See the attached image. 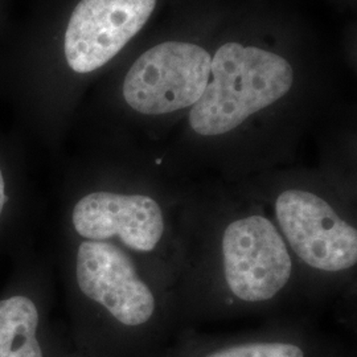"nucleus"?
Listing matches in <instances>:
<instances>
[{
	"mask_svg": "<svg viewBox=\"0 0 357 357\" xmlns=\"http://www.w3.org/2000/svg\"><path fill=\"white\" fill-rule=\"evenodd\" d=\"M156 1L81 0L65 32L68 65L77 73H90L109 63L147 23Z\"/></svg>",
	"mask_w": 357,
	"mask_h": 357,
	"instance_id": "0eeeda50",
	"label": "nucleus"
},
{
	"mask_svg": "<svg viewBox=\"0 0 357 357\" xmlns=\"http://www.w3.org/2000/svg\"><path fill=\"white\" fill-rule=\"evenodd\" d=\"M220 252L227 289L243 303L268 302L291 280V252L275 222L265 215L231 220L222 231Z\"/></svg>",
	"mask_w": 357,
	"mask_h": 357,
	"instance_id": "f03ea898",
	"label": "nucleus"
},
{
	"mask_svg": "<svg viewBox=\"0 0 357 357\" xmlns=\"http://www.w3.org/2000/svg\"><path fill=\"white\" fill-rule=\"evenodd\" d=\"M70 222L79 240L115 243L137 255L153 253L166 234L162 205L143 193H86L73 206Z\"/></svg>",
	"mask_w": 357,
	"mask_h": 357,
	"instance_id": "423d86ee",
	"label": "nucleus"
},
{
	"mask_svg": "<svg viewBox=\"0 0 357 357\" xmlns=\"http://www.w3.org/2000/svg\"><path fill=\"white\" fill-rule=\"evenodd\" d=\"M274 217L290 252L308 268L339 274L356 266V228L318 193L282 191L274 200Z\"/></svg>",
	"mask_w": 357,
	"mask_h": 357,
	"instance_id": "20e7f679",
	"label": "nucleus"
},
{
	"mask_svg": "<svg viewBox=\"0 0 357 357\" xmlns=\"http://www.w3.org/2000/svg\"><path fill=\"white\" fill-rule=\"evenodd\" d=\"M38 306L26 295L0 301V357H43Z\"/></svg>",
	"mask_w": 357,
	"mask_h": 357,
	"instance_id": "6e6552de",
	"label": "nucleus"
},
{
	"mask_svg": "<svg viewBox=\"0 0 357 357\" xmlns=\"http://www.w3.org/2000/svg\"><path fill=\"white\" fill-rule=\"evenodd\" d=\"M212 81L192 106L190 126L220 137L284 97L293 86L291 65L281 56L240 43L221 45L211 61Z\"/></svg>",
	"mask_w": 357,
	"mask_h": 357,
	"instance_id": "f257e3e1",
	"label": "nucleus"
},
{
	"mask_svg": "<svg viewBox=\"0 0 357 357\" xmlns=\"http://www.w3.org/2000/svg\"><path fill=\"white\" fill-rule=\"evenodd\" d=\"M206 357H305V351L293 343L255 342L231 345Z\"/></svg>",
	"mask_w": 357,
	"mask_h": 357,
	"instance_id": "1a4fd4ad",
	"label": "nucleus"
},
{
	"mask_svg": "<svg viewBox=\"0 0 357 357\" xmlns=\"http://www.w3.org/2000/svg\"><path fill=\"white\" fill-rule=\"evenodd\" d=\"M212 57L204 48L167 41L144 52L125 77L123 98L137 113L165 115L192 107L211 77Z\"/></svg>",
	"mask_w": 357,
	"mask_h": 357,
	"instance_id": "7ed1b4c3",
	"label": "nucleus"
},
{
	"mask_svg": "<svg viewBox=\"0 0 357 357\" xmlns=\"http://www.w3.org/2000/svg\"><path fill=\"white\" fill-rule=\"evenodd\" d=\"M79 291L126 327L153 319L156 298L142 278L134 258L112 243L81 240L75 264Z\"/></svg>",
	"mask_w": 357,
	"mask_h": 357,
	"instance_id": "39448f33",
	"label": "nucleus"
},
{
	"mask_svg": "<svg viewBox=\"0 0 357 357\" xmlns=\"http://www.w3.org/2000/svg\"><path fill=\"white\" fill-rule=\"evenodd\" d=\"M8 203V195H7V185H6V178L4 175L1 172V168H0V218L4 213V209H6V205Z\"/></svg>",
	"mask_w": 357,
	"mask_h": 357,
	"instance_id": "9d476101",
	"label": "nucleus"
}]
</instances>
